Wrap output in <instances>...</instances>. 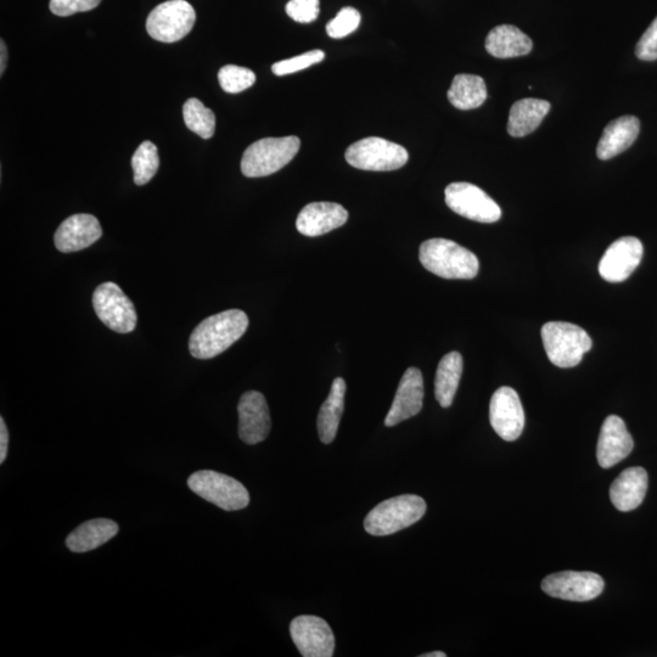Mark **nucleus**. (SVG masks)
Returning <instances> with one entry per match:
<instances>
[{
	"mask_svg": "<svg viewBox=\"0 0 657 657\" xmlns=\"http://www.w3.org/2000/svg\"><path fill=\"white\" fill-rule=\"evenodd\" d=\"M93 307L101 322L116 333L128 334L137 327L136 308L115 283L98 286L93 294Z\"/></svg>",
	"mask_w": 657,
	"mask_h": 657,
	"instance_id": "1a4fd4ad",
	"label": "nucleus"
},
{
	"mask_svg": "<svg viewBox=\"0 0 657 657\" xmlns=\"http://www.w3.org/2000/svg\"><path fill=\"white\" fill-rule=\"evenodd\" d=\"M549 110L547 100L527 98L516 101L510 109L508 133L511 137L521 138L535 132Z\"/></svg>",
	"mask_w": 657,
	"mask_h": 657,
	"instance_id": "b1692460",
	"label": "nucleus"
},
{
	"mask_svg": "<svg viewBox=\"0 0 657 657\" xmlns=\"http://www.w3.org/2000/svg\"><path fill=\"white\" fill-rule=\"evenodd\" d=\"M0 58H2L0 59V76H3L8 61V50L4 41H0Z\"/></svg>",
	"mask_w": 657,
	"mask_h": 657,
	"instance_id": "e433bc0d",
	"label": "nucleus"
},
{
	"mask_svg": "<svg viewBox=\"0 0 657 657\" xmlns=\"http://www.w3.org/2000/svg\"><path fill=\"white\" fill-rule=\"evenodd\" d=\"M249 323L247 314L240 310H228L206 318L190 335L189 351L194 358H215L243 338Z\"/></svg>",
	"mask_w": 657,
	"mask_h": 657,
	"instance_id": "f257e3e1",
	"label": "nucleus"
},
{
	"mask_svg": "<svg viewBox=\"0 0 657 657\" xmlns=\"http://www.w3.org/2000/svg\"><path fill=\"white\" fill-rule=\"evenodd\" d=\"M134 171V183L137 185L148 184L155 177L160 167V156L157 146L151 142L139 145L132 157Z\"/></svg>",
	"mask_w": 657,
	"mask_h": 657,
	"instance_id": "c85d7f7f",
	"label": "nucleus"
},
{
	"mask_svg": "<svg viewBox=\"0 0 657 657\" xmlns=\"http://www.w3.org/2000/svg\"><path fill=\"white\" fill-rule=\"evenodd\" d=\"M446 656L447 654L443 653V651H434V653L420 655V657H446Z\"/></svg>",
	"mask_w": 657,
	"mask_h": 657,
	"instance_id": "4c0bfd02",
	"label": "nucleus"
},
{
	"mask_svg": "<svg viewBox=\"0 0 657 657\" xmlns=\"http://www.w3.org/2000/svg\"><path fill=\"white\" fill-rule=\"evenodd\" d=\"M648 491V473L639 466L622 471L612 482L610 499L617 510L631 511L643 503Z\"/></svg>",
	"mask_w": 657,
	"mask_h": 657,
	"instance_id": "aec40b11",
	"label": "nucleus"
},
{
	"mask_svg": "<svg viewBox=\"0 0 657 657\" xmlns=\"http://www.w3.org/2000/svg\"><path fill=\"white\" fill-rule=\"evenodd\" d=\"M542 340L549 361L559 368L576 367L593 346L586 330L566 322L544 324Z\"/></svg>",
	"mask_w": 657,
	"mask_h": 657,
	"instance_id": "20e7f679",
	"label": "nucleus"
},
{
	"mask_svg": "<svg viewBox=\"0 0 657 657\" xmlns=\"http://www.w3.org/2000/svg\"><path fill=\"white\" fill-rule=\"evenodd\" d=\"M218 81L224 92L237 94L254 86L256 75L246 67L227 65L219 70Z\"/></svg>",
	"mask_w": 657,
	"mask_h": 657,
	"instance_id": "c756f323",
	"label": "nucleus"
},
{
	"mask_svg": "<svg viewBox=\"0 0 657 657\" xmlns=\"http://www.w3.org/2000/svg\"><path fill=\"white\" fill-rule=\"evenodd\" d=\"M463 374V357L459 352L448 353L438 364L435 396L442 408L452 406Z\"/></svg>",
	"mask_w": 657,
	"mask_h": 657,
	"instance_id": "a878e982",
	"label": "nucleus"
},
{
	"mask_svg": "<svg viewBox=\"0 0 657 657\" xmlns=\"http://www.w3.org/2000/svg\"><path fill=\"white\" fill-rule=\"evenodd\" d=\"M286 14L299 24H311L319 16V0H290Z\"/></svg>",
	"mask_w": 657,
	"mask_h": 657,
	"instance_id": "473e14b6",
	"label": "nucleus"
},
{
	"mask_svg": "<svg viewBox=\"0 0 657 657\" xmlns=\"http://www.w3.org/2000/svg\"><path fill=\"white\" fill-rule=\"evenodd\" d=\"M419 260L425 269L445 279H474L480 263L473 252L448 239H430L420 246Z\"/></svg>",
	"mask_w": 657,
	"mask_h": 657,
	"instance_id": "f03ea898",
	"label": "nucleus"
},
{
	"mask_svg": "<svg viewBox=\"0 0 657 657\" xmlns=\"http://www.w3.org/2000/svg\"><path fill=\"white\" fill-rule=\"evenodd\" d=\"M448 100L454 108L468 111L480 108L487 99V87L484 78L462 73L454 77L448 91Z\"/></svg>",
	"mask_w": 657,
	"mask_h": 657,
	"instance_id": "bb28decb",
	"label": "nucleus"
},
{
	"mask_svg": "<svg viewBox=\"0 0 657 657\" xmlns=\"http://www.w3.org/2000/svg\"><path fill=\"white\" fill-rule=\"evenodd\" d=\"M345 157L352 167L374 172L400 170L409 159L402 145L378 137L358 140L346 150Z\"/></svg>",
	"mask_w": 657,
	"mask_h": 657,
	"instance_id": "0eeeda50",
	"label": "nucleus"
},
{
	"mask_svg": "<svg viewBox=\"0 0 657 657\" xmlns=\"http://www.w3.org/2000/svg\"><path fill=\"white\" fill-rule=\"evenodd\" d=\"M633 438L625 421L617 415L606 418L600 430L597 458L602 468L609 469L626 459L633 451Z\"/></svg>",
	"mask_w": 657,
	"mask_h": 657,
	"instance_id": "a211bd4d",
	"label": "nucleus"
},
{
	"mask_svg": "<svg viewBox=\"0 0 657 657\" xmlns=\"http://www.w3.org/2000/svg\"><path fill=\"white\" fill-rule=\"evenodd\" d=\"M348 212L335 202H312L303 207L296 219V228L306 237H320L346 224Z\"/></svg>",
	"mask_w": 657,
	"mask_h": 657,
	"instance_id": "6ab92c4d",
	"label": "nucleus"
},
{
	"mask_svg": "<svg viewBox=\"0 0 657 657\" xmlns=\"http://www.w3.org/2000/svg\"><path fill=\"white\" fill-rule=\"evenodd\" d=\"M292 642L303 657H331L335 651V637L328 622L318 616L302 615L290 625Z\"/></svg>",
	"mask_w": 657,
	"mask_h": 657,
	"instance_id": "f8f14e48",
	"label": "nucleus"
},
{
	"mask_svg": "<svg viewBox=\"0 0 657 657\" xmlns=\"http://www.w3.org/2000/svg\"><path fill=\"white\" fill-rule=\"evenodd\" d=\"M188 486L199 497L223 510H241L250 504L246 487L233 477L217 471H198L189 477Z\"/></svg>",
	"mask_w": 657,
	"mask_h": 657,
	"instance_id": "423d86ee",
	"label": "nucleus"
},
{
	"mask_svg": "<svg viewBox=\"0 0 657 657\" xmlns=\"http://www.w3.org/2000/svg\"><path fill=\"white\" fill-rule=\"evenodd\" d=\"M637 58L643 61L657 60V18L639 39L636 48Z\"/></svg>",
	"mask_w": 657,
	"mask_h": 657,
	"instance_id": "f704fd0d",
	"label": "nucleus"
},
{
	"mask_svg": "<svg viewBox=\"0 0 657 657\" xmlns=\"http://www.w3.org/2000/svg\"><path fill=\"white\" fill-rule=\"evenodd\" d=\"M605 583L594 572L563 571L549 575L542 582L543 592L549 597L569 602H589L603 593Z\"/></svg>",
	"mask_w": 657,
	"mask_h": 657,
	"instance_id": "9b49d317",
	"label": "nucleus"
},
{
	"mask_svg": "<svg viewBox=\"0 0 657 657\" xmlns=\"http://www.w3.org/2000/svg\"><path fill=\"white\" fill-rule=\"evenodd\" d=\"M9 431L3 418H0V464L8 457Z\"/></svg>",
	"mask_w": 657,
	"mask_h": 657,
	"instance_id": "c9c22d12",
	"label": "nucleus"
},
{
	"mask_svg": "<svg viewBox=\"0 0 657 657\" xmlns=\"http://www.w3.org/2000/svg\"><path fill=\"white\" fill-rule=\"evenodd\" d=\"M490 421L493 430L504 441L518 440L525 428V412L518 392L503 386L493 393Z\"/></svg>",
	"mask_w": 657,
	"mask_h": 657,
	"instance_id": "ddd939ff",
	"label": "nucleus"
},
{
	"mask_svg": "<svg viewBox=\"0 0 657 657\" xmlns=\"http://www.w3.org/2000/svg\"><path fill=\"white\" fill-rule=\"evenodd\" d=\"M640 122L634 116H622L605 127L597 148L598 159L606 161L631 148L639 136Z\"/></svg>",
	"mask_w": 657,
	"mask_h": 657,
	"instance_id": "412c9836",
	"label": "nucleus"
},
{
	"mask_svg": "<svg viewBox=\"0 0 657 657\" xmlns=\"http://www.w3.org/2000/svg\"><path fill=\"white\" fill-rule=\"evenodd\" d=\"M196 21L195 10L185 0H168L157 5L146 20V31L162 43H176L189 35Z\"/></svg>",
	"mask_w": 657,
	"mask_h": 657,
	"instance_id": "6e6552de",
	"label": "nucleus"
},
{
	"mask_svg": "<svg viewBox=\"0 0 657 657\" xmlns=\"http://www.w3.org/2000/svg\"><path fill=\"white\" fill-rule=\"evenodd\" d=\"M185 125L202 139H210L216 131V116L199 99H189L183 106Z\"/></svg>",
	"mask_w": 657,
	"mask_h": 657,
	"instance_id": "cd10ccee",
	"label": "nucleus"
},
{
	"mask_svg": "<svg viewBox=\"0 0 657 657\" xmlns=\"http://www.w3.org/2000/svg\"><path fill=\"white\" fill-rule=\"evenodd\" d=\"M346 383L342 378H336L331 385L327 401L320 408L317 428L320 441L329 445L338 435L340 420L345 408Z\"/></svg>",
	"mask_w": 657,
	"mask_h": 657,
	"instance_id": "393cba45",
	"label": "nucleus"
},
{
	"mask_svg": "<svg viewBox=\"0 0 657 657\" xmlns=\"http://www.w3.org/2000/svg\"><path fill=\"white\" fill-rule=\"evenodd\" d=\"M120 527L109 519L83 522L66 538V546L73 553H87L108 543L119 533Z\"/></svg>",
	"mask_w": 657,
	"mask_h": 657,
	"instance_id": "4be33fe9",
	"label": "nucleus"
},
{
	"mask_svg": "<svg viewBox=\"0 0 657 657\" xmlns=\"http://www.w3.org/2000/svg\"><path fill=\"white\" fill-rule=\"evenodd\" d=\"M103 235L97 218L87 213L73 215L60 224L54 241L56 249L64 254L77 252L92 246Z\"/></svg>",
	"mask_w": 657,
	"mask_h": 657,
	"instance_id": "f3484780",
	"label": "nucleus"
},
{
	"mask_svg": "<svg viewBox=\"0 0 657 657\" xmlns=\"http://www.w3.org/2000/svg\"><path fill=\"white\" fill-rule=\"evenodd\" d=\"M643 254V244L639 239L625 237L616 240L600 260V277L609 283L625 282L642 262Z\"/></svg>",
	"mask_w": 657,
	"mask_h": 657,
	"instance_id": "4468645a",
	"label": "nucleus"
},
{
	"mask_svg": "<svg viewBox=\"0 0 657 657\" xmlns=\"http://www.w3.org/2000/svg\"><path fill=\"white\" fill-rule=\"evenodd\" d=\"M101 0H50V11L56 16H71L98 7Z\"/></svg>",
	"mask_w": 657,
	"mask_h": 657,
	"instance_id": "72a5a7b5",
	"label": "nucleus"
},
{
	"mask_svg": "<svg viewBox=\"0 0 657 657\" xmlns=\"http://www.w3.org/2000/svg\"><path fill=\"white\" fill-rule=\"evenodd\" d=\"M445 195L449 209L471 221L494 223L502 217V210L497 202L474 184L465 182L449 184Z\"/></svg>",
	"mask_w": 657,
	"mask_h": 657,
	"instance_id": "9d476101",
	"label": "nucleus"
},
{
	"mask_svg": "<svg viewBox=\"0 0 657 657\" xmlns=\"http://www.w3.org/2000/svg\"><path fill=\"white\" fill-rule=\"evenodd\" d=\"M239 437L246 445L263 442L271 432L272 421L266 397L258 391H247L240 398Z\"/></svg>",
	"mask_w": 657,
	"mask_h": 657,
	"instance_id": "2eb2a0df",
	"label": "nucleus"
},
{
	"mask_svg": "<svg viewBox=\"0 0 657 657\" xmlns=\"http://www.w3.org/2000/svg\"><path fill=\"white\" fill-rule=\"evenodd\" d=\"M300 146L301 140L294 136L257 140L246 149L241 172L249 178L271 176L290 164Z\"/></svg>",
	"mask_w": 657,
	"mask_h": 657,
	"instance_id": "39448f33",
	"label": "nucleus"
},
{
	"mask_svg": "<svg viewBox=\"0 0 657 657\" xmlns=\"http://www.w3.org/2000/svg\"><path fill=\"white\" fill-rule=\"evenodd\" d=\"M424 402V379L418 368H409L398 385L395 400L385 418L387 428L419 414Z\"/></svg>",
	"mask_w": 657,
	"mask_h": 657,
	"instance_id": "dca6fc26",
	"label": "nucleus"
},
{
	"mask_svg": "<svg viewBox=\"0 0 657 657\" xmlns=\"http://www.w3.org/2000/svg\"><path fill=\"white\" fill-rule=\"evenodd\" d=\"M361 24V14L355 8L347 7L340 10L336 18L329 21L327 32L331 38H345L355 32Z\"/></svg>",
	"mask_w": 657,
	"mask_h": 657,
	"instance_id": "7c9ffc66",
	"label": "nucleus"
},
{
	"mask_svg": "<svg viewBox=\"0 0 657 657\" xmlns=\"http://www.w3.org/2000/svg\"><path fill=\"white\" fill-rule=\"evenodd\" d=\"M426 503L415 494H403L376 505L364 520L369 535L384 537L417 524L426 513Z\"/></svg>",
	"mask_w": 657,
	"mask_h": 657,
	"instance_id": "7ed1b4c3",
	"label": "nucleus"
},
{
	"mask_svg": "<svg viewBox=\"0 0 657 657\" xmlns=\"http://www.w3.org/2000/svg\"><path fill=\"white\" fill-rule=\"evenodd\" d=\"M486 50L494 58H518L531 53V38L513 25L494 27L486 38Z\"/></svg>",
	"mask_w": 657,
	"mask_h": 657,
	"instance_id": "5701e85b",
	"label": "nucleus"
},
{
	"mask_svg": "<svg viewBox=\"0 0 657 657\" xmlns=\"http://www.w3.org/2000/svg\"><path fill=\"white\" fill-rule=\"evenodd\" d=\"M324 58L325 54L323 50H312V52L295 56V58L278 61V63L272 66V71L277 76L291 75V73L299 72L307 69V67L319 64Z\"/></svg>",
	"mask_w": 657,
	"mask_h": 657,
	"instance_id": "2f4dec72",
	"label": "nucleus"
}]
</instances>
